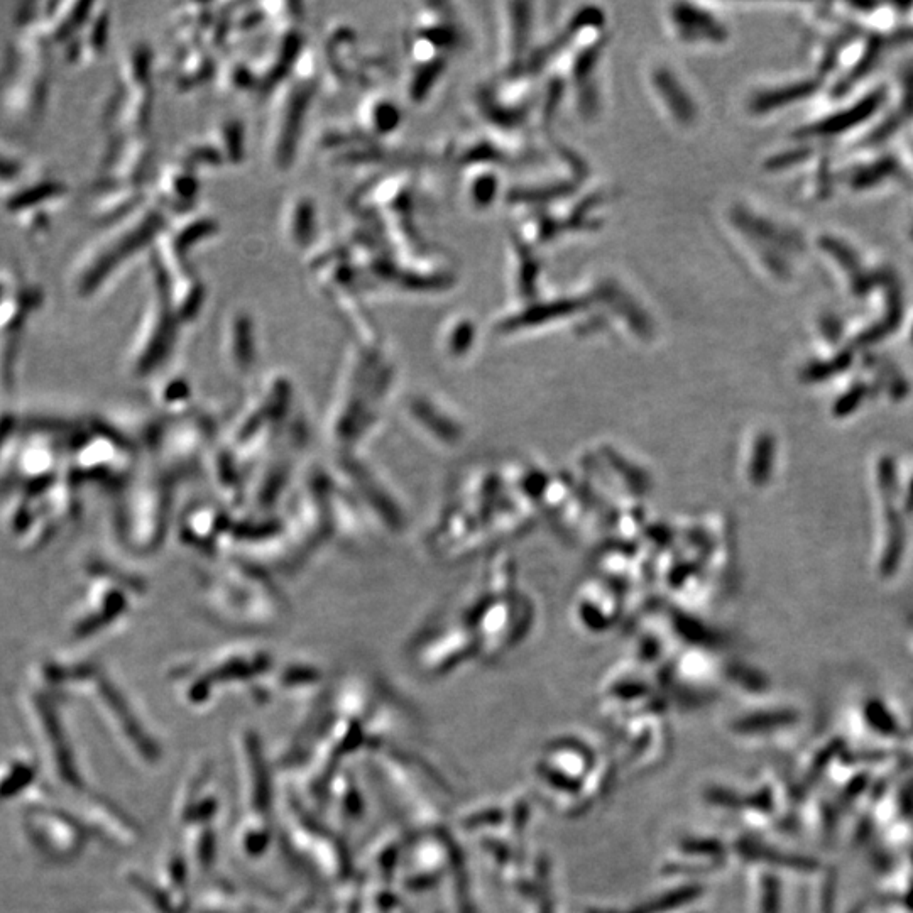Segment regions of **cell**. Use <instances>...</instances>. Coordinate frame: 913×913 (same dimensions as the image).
<instances>
[{
	"label": "cell",
	"mask_w": 913,
	"mask_h": 913,
	"mask_svg": "<svg viewBox=\"0 0 913 913\" xmlns=\"http://www.w3.org/2000/svg\"><path fill=\"white\" fill-rule=\"evenodd\" d=\"M875 105L876 100L873 99L870 100V102L861 105V107H858V110L849 112L848 115H839L836 119H831V121L827 122L826 126L822 127V131H839V129H844V127H851L853 124H856V122L861 121L863 117L870 114L871 109H875Z\"/></svg>",
	"instance_id": "6da1fadb"
}]
</instances>
